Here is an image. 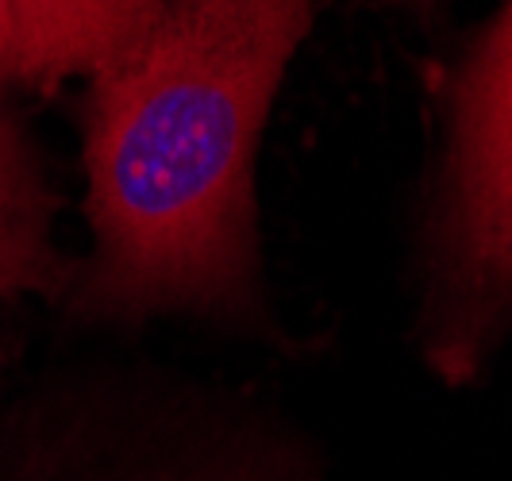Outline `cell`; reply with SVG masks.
Here are the masks:
<instances>
[{
	"mask_svg": "<svg viewBox=\"0 0 512 481\" xmlns=\"http://www.w3.org/2000/svg\"><path fill=\"white\" fill-rule=\"evenodd\" d=\"M51 216L54 204L35 154L0 97V297L62 285L66 262L54 251Z\"/></svg>",
	"mask_w": 512,
	"mask_h": 481,
	"instance_id": "obj_4",
	"label": "cell"
},
{
	"mask_svg": "<svg viewBox=\"0 0 512 481\" xmlns=\"http://www.w3.org/2000/svg\"><path fill=\"white\" fill-rule=\"evenodd\" d=\"M512 324V0L451 77L432 220V358L466 378Z\"/></svg>",
	"mask_w": 512,
	"mask_h": 481,
	"instance_id": "obj_2",
	"label": "cell"
},
{
	"mask_svg": "<svg viewBox=\"0 0 512 481\" xmlns=\"http://www.w3.org/2000/svg\"><path fill=\"white\" fill-rule=\"evenodd\" d=\"M162 0H0V89L101 77L131 62Z\"/></svg>",
	"mask_w": 512,
	"mask_h": 481,
	"instance_id": "obj_3",
	"label": "cell"
},
{
	"mask_svg": "<svg viewBox=\"0 0 512 481\" xmlns=\"http://www.w3.org/2000/svg\"><path fill=\"white\" fill-rule=\"evenodd\" d=\"M389 4H401V0H389Z\"/></svg>",
	"mask_w": 512,
	"mask_h": 481,
	"instance_id": "obj_6",
	"label": "cell"
},
{
	"mask_svg": "<svg viewBox=\"0 0 512 481\" xmlns=\"http://www.w3.org/2000/svg\"><path fill=\"white\" fill-rule=\"evenodd\" d=\"M312 0H162L131 62L93 77L81 301L112 316L251 297L255 151Z\"/></svg>",
	"mask_w": 512,
	"mask_h": 481,
	"instance_id": "obj_1",
	"label": "cell"
},
{
	"mask_svg": "<svg viewBox=\"0 0 512 481\" xmlns=\"http://www.w3.org/2000/svg\"><path fill=\"white\" fill-rule=\"evenodd\" d=\"M170 481H285L274 474H251V470H228V474H197V478H170Z\"/></svg>",
	"mask_w": 512,
	"mask_h": 481,
	"instance_id": "obj_5",
	"label": "cell"
}]
</instances>
